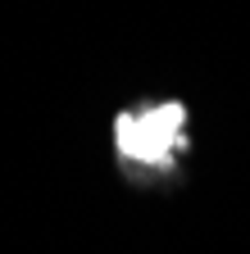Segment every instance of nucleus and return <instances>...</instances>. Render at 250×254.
Returning a JSON list of instances; mask_svg holds the SVG:
<instances>
[{
  "instance_id": "1",
  "label": "nucleus",
  "mask_w": 250,
  "mask_h": 254,
  "mask_svg": "<svg viewBox=\"0 0 250 254\" xmlns=\"http://www.w3.org/2000/svg\"><path fill=\"white\" fill-rule=\"evenodd\" d=\"M114 150L128 168L141 173H173L186 154V109L177 100L141 105L114 118Z\"/></svg>"
}]
</instances>
